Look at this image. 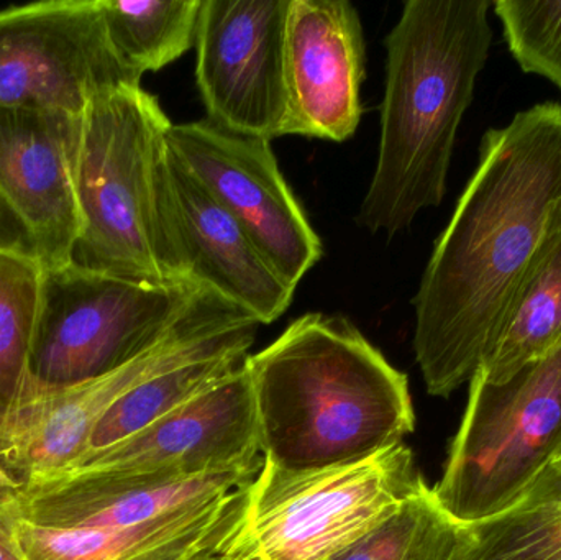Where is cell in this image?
<instances>
[{"label":"cell","instance_id":"25","mask_svg":"<svg viewBox=\"0 0 561 560\" xmlns=\"http://www.w3.org/2000/svg\"><path fill=\"white\" fill-rule=\"evenodd\" d=\"M0 560H25L16 549L15 542H13L2 513H0Z\"/></svg>","mask_w":561,"mask_h":560},{"label":"cell","instance_id":"26","mask_svg":"<svg viewBox=\"0 0 561 560\" xmlns=\"http://www.w3.org/2000/svg\"><path fill=\"white\" fill-rule=\"evenodd\" d=\"M22 480L16 479L13 473H10L9 470L0 467V492H10V490H16L22 487Z\"/></svg>","mask_w":561,"mask_h":560},{"label":"cell","instance_id":"18","mask_svg":"<svg viewBox=\"0 0 561 560\" xmlns=\"http://www.w3.org/2000/svg\"><path fill=\"white\" fill-rule=\"evenodd\" d=\"M448 560H561V464L507 512L461 526Z\"/></svg>","mask_w":561,"mask_h":560},{"label":"cell","instance_id":"3","mask_svg":"<svg viewBox=\"0 0 561 560\" xmlns=\"http://www.w3.org/2000/svg\"><path fill=\"white\" fill-rule=\"evenodd\" d=\"M491 0H408L385 39L378 161L356 222L396 236L440 206L458 128L490 55Z\"/></svg>","mask_w":561,"mask_h":560},{"label":"cell","instance_id":"2","mask_svg":"<svg viewBox=\"0 0 561 560\" xmlns=\"http://www.w3.org/2000/svg\"><path fill=\"white\" fill-rule=\"evenodd\" d=\"M247 367L263 462L276 469L352 466L414 433L408 377L343 316H300Z\"/></svg>","mask_w":561,"mask_h":560},{"label":"cell","instance_id":"23","mask_svg":"<svg viewBox=\"0 0 561 560\" xmlns=\"http://www.w3.org/2000/svg\"><path fill=\"white\" fill-rule=\"evenodd\" d=\"M493 7L520 69L561 89V0H497Z\"/></svg>","mask_w":561,"mask_h":560},{"label":"cell","instance_id":"9","mask_svg":"<svg viewBox=\"0 0 561 560\" xmlns=\"http://www.w3.org/2000/svg\"><path fill=\"white\" fill-rule=\"evenodd\" d=\"M124 85H141V76L112 46L99 0L0 10V107L82 115Z\"/></svg>","mask_w":561,"mask_h":560},{"label":"cell","instance_id":"15","mask_svg":"<svg viewBox=\"0 0 561 560\" xmlns=\"http://www.w3.org/2000/svg\"><path fill=\"white\" fill-rule=\"evenodd\" d=\"M366 48L348 0H289L286 20L287 135L345 141L362 122Z\"/></svg>","mask_w":561,"mask_h":560},{"label":"cell","instance_id":"14","mask_svg":"<svg viewBox=\"0 0 561 560\" xmlns=\"http://www.w3.org/2000/svg\"><path fill=\"white\" fill-rule=\"evenodd\" d=\"M82 115L0 107V199L43 270L71 265L81 232L75 158Z\"/></svg>","mask_w":561,"mask_h":560},{"label":"cell","instance_id":"21","mask_svg":"<svg viewBox=\"0 0 561 560\" xmlns=\"http://www.w3.org/2000/svg\"><path fill=\"white\" fill-rule=\"evenodd\" d=\"M43 272L30 253L0 249V421L30 380Z\"/></svg>","mask_w":561,"mask_h":560},{"label":"cell","instance_id":"13","mask_svg":"<svg viewBox=\"0 0 561 560\" xmlns=\"http://www.w3.org/2000/svg\"><path fill=\"white\" fill-rule=\"evenodd\" d=\"M163 207L178 282L216 293L259 324H272L287 311L296 289L171 148L164 164Z\"/></svg>","mask_w":561,"mask_h":560},{"label":"cell","instance_id":"22","mask_svg":"<svg viewBox=\"0 0 561 560\" xmlns=\"http://www.w3.org/2000/svg\"><path fill=\"white\" fill-rule=\"evenodd\" d=\"M460 529L427 485L329 560H448L457 548Z\"/></svg>","mask_w":561,"mask_h":560},{"label":"cell","instance_id":"4","mask_svg":"<svg viewBox=\"0 0 561 560\" xmlns=\"http://www.w3.org/2000/svg\"><path fill=\"white\" fill-rule=\"evenodd\" d=\"M171 125L141 85L105 92L85 108L75 158L81 219L75 265L147 285H183L164 226Z\"/></svg>","mask_w":561,"mask_h":560},{"label":"cell","instance_id":"6","mask_svg":"<svg viewBox=\"0 0 561 560\" xmlns=\"http://www.w3.org/2000/svg\"><path fill=\"white\" fill-rule=\"evenodd\" d=\"M259 325L242 309L204 289L167 338L124 367L65 388L28 380L0 421V467L22 482L71 469L84 456L95 424L125 393L186 362L232 348L250 351Z\"/></svg>","mask_w":561,"mask_h":560},{"label":"cell","instance_id":"12","mask_svg":"<svg viewBox=\"0 0 561 560\" xmlns=\"http://www.w3.org/2000/svg\"><path fill=\"white\" fill-rule=\"evenodd\" d=\"M262 467L252 381L245 362L147 430L49 479L107 476L197 479L219 473L260 472Z\"/></svg>","mask_w":561,"mask_h":560},{"label":"cell","instance_id":"16","mask_svg":"<svg viewBox=\"0 0 561 560\" xmlns=\"http://www.w3.org/2000/svg\"><path fill=\"white\" fill-rule=\"evenodd\" d=\"M252 483L140 525L114 528H43L0 513L25 560H194L240 522Z\"/></svg>","mask_w":561,"mask_h":560},{"label":"cell","instance_id":"8","mask_svg":"<svg viewBox=\"0 0 561 560\" xmlns=\"http://www.w3.org/2000/svg\"><path fill=\"white\" fill-rule=\"evenodd\" d=\"M427 487L405 444L335 469L286 472L263 462L243 532L263 560H329Z\"/></svg>","mask_w":561,"mask_h":560},{"label":"cell","instance_id":"7","mask_svg":"<svg viewBox=\"0 0 561 560\" xmlns=\"http://www.w3.org/2000/svg\"><path fill=\"white\" fill-rule=\"evenodd\" d=\"M204 288L61 266L43 272L30 381L65 388L124 367L167 338Z\"/></svg>","mask_w":561,"mask_h":560},{"label":"cell","instance_id":"24","mask_svg":"<svg viewBox=\"0 0 561 560\" xmlns=\"http://www.w3.org/2000/svg\"><path fill=\"white\" fill-rule=\"evenodd\" d=\"M243 516L220 541L194 560H263L243 532Z\"/></svg>","mask_w":561,"mask_h":560},{"label":"cell","instance_id":"1","mask_svg":"<svg viewBox=\"0 0 561 560\" xmlns=\"http://www.w3.org/2000/svg\"><path fill=\"white\" fill-rule=\"evenodd\" d=\"M561 236V104L490 128L435 242L417 295L414 354L428 395L470 384L534 266Z\"/></svg>","mask_w":561,"mask_h":560},{"label":"cell","instance_id":"10","mask_svg":"<svg viewBox=\"0 0 561 560\" xmlns=\"http://www.w3.org/2000/svg\"><path fill=\"white\" fill-rule=\"evenodd\" d=\"M168 141L180 163L296 289L322 259L323 247L280 171L272 141L233 134L207 118L171 125Z\"/></svg>","mask_w":561,"mask_h":560},{"label":"cell","instance_id":"17","mask_svg":"<svg viewBox=\"0 0 561 560\" xmlns=\"http://www.w3.org/2000/svg\"><path fill=\"white\" fill-rule=\"evenodd\" d=\"M561 345V236L517 292L478 374L510 380Z\"/></svg>","mask_w":561,"mask_h":560},{"label":"cell","instance_id":"11","mask_svg":"<svg viewBox=\"0 0 561 560\" xmlns=\"http://www.w3.org/2000/svg\"><path fill=\"white\" fill-rule=\"evenodd\" d=\"M289 0H203L196 82L207 121L233 134L287 135Z\"/></svg>","mask_w":561,"mask_h":560},{"label":"cell","instance_id":"20","mask_svg":"<svg viewBox=\"0 0 561 560\" xmlns=\"http://www.w3.org/2000/svg\"><path fill=\"white\" fill-rule=\"evenodd\" d=\"M108 39L144 78L196 46L203 0H99Z\"/></svg>","mask_w":561,"mask_h":560},{"label":"cell","instance_id":"5","mask_svg":"<svg viewBox=\"0 0 561 560\" xmlns=\"http://www.w3.org/2000/svg\"><path fill=\"white\" fill-rule=\"evenodd\" d=\"M557 464L561 345L501 384L474 374L444 476L432 492L458 525H477L513 508Z\"/></svg>","mask_w":561,"mask_h":560},{"label":"cell","instance_id":"19","mask_svg":"<svg viewBox=\"0 0 561 560\" xmlns=\"http://www.w3.org/2000/svg\"><path fill=\"white\" fill-rule=\"evenodd\" d=\"M249 355L247 348H232V351L186 362L148 378L134 390L125 393L99 420L89 436L84 456L78 464L135 436L161 418L173 413L207 388L232 374L240 365L245 364Z\"/></svg>","mask_w":561,"mask_h":560}]
</instances>
